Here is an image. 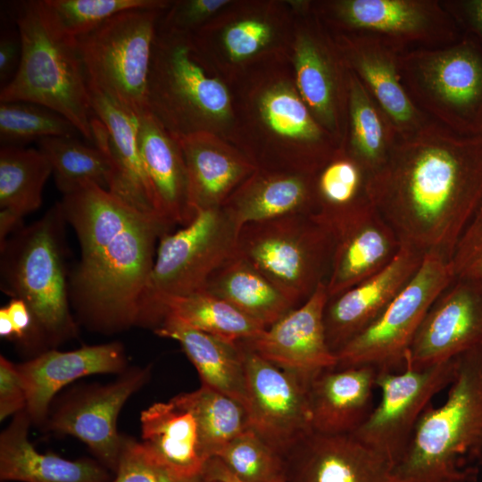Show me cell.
<instances>
[{
  "instance_id": "1",
  "label": "cell",
  "mask_w": 482,
  "mask_h": 482,
  "mask_svg": "<svg viewBox=\"0 0 482 482\" xmlns=\"http://www.w3.org/2000/svg\"><path fill=\"white\" fill-rule=\"evenodd\" d=\"M367 191L401 245L451 260L482 200V135H461L432 120L398 136Z\"/></svg>"
},
{
  "instance_id": "2",
  "label": "cell",
  "mask_w": 482,
  "mask_h": 482,
  "mask_svg": "<svg viewBox=\"0 0 482 482\" xmlns=\"http://www.w3.org/2000/svg\"><path fill=\"white\" fill-rule=\"evenodd\" d=\"M58 205L79 243L68 285L80 321L103 334L139 326L158 242L170 229L95 184Z\"/></svg>"
},
{
  "instance_id": "3",
  "label": "cell",
  "mask_w": 482,
  "mask_h": 482,
  "mask_svg": "<svg viewBox=\"0 0 482 482\" xmlns=\"http://www.w3.org/2000/svg\"><path fill=\"white\" fill-rule=\"evenodd\" d=\"M482 463V347L456 358L445 402L420 416L393 482H461Z\"/></svg>"
},
{
  "instance_id": "4",
  "label": "cell",
  "mask_w": 482,
  "mask_h": 482,
  "mask_svg": "<svg viewBox=\"0 0 482 482\" xmlns=\"http://www.w3.org/2000/svg\"><path fill=\"white\" fill-rule=\"evenodd\" d=\"M22 53L12 80L1 88L0 103L43 105L67 119L85 138L94 141L88 79L76 39L53 31L37 1L25 2L16 16Z\"/></svg>"
},
{
  "instance_id": "5",
  "label": "cell",
  "mask_w": 482,
  "mask_h": 482,
  "mask_svg": "<svg viewBox=\"0 0 482 482\" xmlns=\"http://www.w3.org/2000/svg\"><path fill=\"white\" fill-rule=\"evenodd\" d=\"M64 222L57 204L0 245L2 291L25 302L34 318L36 335L52 345L77 335L61 239Z\"/></svg>"
},
{
  "instance_id": "6",
  "label": "cell",
  "mask_w": 482,
  "mask_h": 482,
  "mask_svg": "<svg viewBox=\"0 0 482 482\" xmlns=\"http://www.w3.org/2000/svg\"><path fill=\"white\" fill-rule=\"evenodd\" d=\"M402 84L418 109L464 136L482 135V47L463 35L437 48L403 51Z\"/></svg>"
},
{
  "instance_id": "7",
  "label": "cell",
  "mask_w": 482,
  "mask_h": 482,
  "mask_svg": "<svg viewBox=\"0 0 482 482\" xmlns=\"http://www.w3.org/2000/svg\"><path fill=\"white\" fill-rule=\"evenodd\" d=\"M334 245L313 214H292L243 226L237 252L297 307L326 283Z\"/></svg>"
},
{
  "instance_id": "8",
  "label": "cell",
  "mask_w": 482,
  "mask_h": 482,
  "mask_svg": "<svg viewBox=\"0 0 482 482\" xmlns=\"http://www.w3.org/2000/svg\"><path fill=\"white\" fill-rule=\"evenodd\" d=\"M161 9L120 12L76 38L88 84L137 114L147 111V86Z\"/></svg>"
},
{
  "instance_id": "9",
  "label": "cell",
  "mask_w": 482,
  "mask_h": 482,
  "mask_svg": "<svg viewBox=\"0 0 482 482\" xmlns=\"http://www.w3.org/2000/svg\"><path fill=\"white\" fill-rule=\"evenodd\" d=\"M455 280L451 260L428 253L381 315L337 353V368L370 365L401 371L413 337L436 299Z\"/></svg>"
},
{
  "instance_id": "10",
  "label": "cell",
  "mask_w": 482,
  "mask_h": 482,
  "mask_svg": "<svg viewBox=\"0 0 482 482\" xmlns=\"http://www.w3.org/2000/svg\"><path fill=\"white\" fill-rule=\"evenodd\" d=\"M238 229L223 207L200 210L174 232L163 233L143 303L139 326L156 300L204 289L210 276L237 253Z\"/></svg>"
},
{
  "instance_id": "11",
  "label": "cell",
  "mask_w": 482,
  "mask_h": 482,
  "mask_svg": "<svg viewBox=\"0 0 482 482\" xmlns=\"http://www.w3.org/2000/svg\"><path fill=\"white\" fill-rule=\"evenodd\" d=\"M228 89L208 77L184 41L155 38L147 86V111L164 127L179 132L202 119L228 116Z\"/></svg>"
},
{
  "instance_id": "12",
  "label": "cell",
  "mask_w": 482,
  "mask_h": 482,
  "mask_svg": "<svg viewBox=\"0 0 482 482\" xmlns=\"http://www.w3.org/2000/svg\"><path fill=\"white\" fill-rule=\"evenodd\" d=\"M456 358L423 369L378 371L380 401L351 434L394 466L407 449L416 425L432 398L453 380Z\"/></svg>"
},
{
  "instance_id": "13",
  "label": "cell",
  "mask_w": 482,
  "mask_h": 482,
  "mask_svg": "<svg viewBox=\"0 0 482 482\" xmlns=\"http://www.w3.org/2000/svg\"><path fill=\"white\" fill-rule=\"evenodd\" d=\"M250 428L284 457L312 432L309 402L312 377L283 369L241 342Z\"/></svg>"
},
{
  "instance_id": "14",
  "label": "cell",
  "mask_w": 482,
  "mask_h": 482,
  "mask_svg": "<svg viewBox=\"0 0 482 482\" xmlns=\"http://www.w3.org/2000/svg\"><path fill=\"white\" fill-rule=\"evenodd\" d=\"M150 367L131 368L108 384L74 388L54 409H50L44 426L58 435L79 439L102 465L114 473L123 436L117 420L129 398L146 384Z\"/></svg>"
},
{
  "instance_id": "15",
  "label": "cell",
  "mask_w": 482,
  "mask_h": 482,
  "mask_svg": "<svg viewBox=\"0 0 482 482\" xmlns=\"http://www.w3.org/2000/svg\"><path fill=\"white\" fill-rule=\"evenodd\" d=\"M328 11L351 32L377 35L406 49L442 47L462 37L438 0H341L328 4Z\"/></svg>"
},
{
  "instance_id": "16",
  "label": "cell",
  "mask_w": 482,
  "mask_h": 482,
  "mask_svg": "<svg viewBox=\"0 0 482 482\" xmlns=\"http://www.w3.org/2000/svg\"><path fill=\"white\" fill-rule=\"evenodd\" d=\"M481 345L482 284L455 279L427 312L411 344L405 365L430 367Z\"/></svg>"
},
{
  "instance_id": "17",
  "label": "cell",
  "mask_w": 482,
  "mask_h": 482,
  "mask_svg": "<svg viewBox=\"0 0 482 482\" xmlns=\"http://www.w3.org/2000/svg\"><path fill=\"white\" fill-rule=\"evenodd\" d=\"M88 87L96 116L92 121L94 142L111 157L113 167L108 191L164 224L158 213L139 150V114L90 84Z\"/></svg>"
},
{
  "instance_id": "18",
  "label": "cell",
  "mask_w": 482,
  "mask_h": 482,
  "mask_svg": "<svg viewBox=\"0 0 482 482\" xmlns=\"http://www.w3.org/2000/svg\"><path fill=\"white\" fill-rule=\"evenodd\" d=\"M328 301L322 282L303 303L256 337L239 342L265 360L307 377L335 368L337 358L328 345L324 324Z\"/></svg>"
},
{
  "instance_id": "19",
  "label": "cell",
  "mask_w": 482,
  "mask_h": 482,
  "mask_svg": "<svg viewBox=\"0 0 482 482\" xmlns=\"http://www.w3.org/2000/svg\"><path fill=\"white\" fill-rule=\"evenodd\" d=\"M345 62L392 121L399 137H409L432 121L416 107L399 73V58L408 50L385 37L351 32L343 36Z\"/></svg>"
},
{
  "instance_id": "20",
  "label": "cell",
  "mask_w": 482,
  "mask_h": 482,
  "mask_svg": "<svg viewBox=\"0 0 482 482\" xmlns=\"http://www.w3.org/2000/svg\"><path fill=\"white\" fill-rule=\"evenodd\" d=\"M285 461V482H393L392 463L352 435L312 431Z\"/></svg>"
},
{
  "instance_id": "21",
  "label": "cell",
  "mask_w": 482,
  "mask_h": 482,
  "mask_svg": "<svg viewBox=\"0 0 482 482\" xmlns=\"http://www.w3.org/2000/svg\"><path fill=\"white\" fill-rule=\"evenodd\" d=\"M425 254L401 245L382 270L328 298L324 312L328 345L337 353L373 323L420 268Z\"/></svg>"
},
{
  "instance_id": "22",
  "label": "cell",
  "mask_w": 482,
  "mask_h": 482,
  "mask_svg": "<svg viewBox=\"0 0 482 482\" xmlns=\"http://www.w3.org/2000/svg\"><path fill=\"white\" fill-rule=\"evenodd\" d=\"M16 365L26 392L25 411L33 424L44 425L62 388L89 375L121 374L127 358L123 345L112 342L68 352L51 349Z\"/></svg>"
},
{
  "instance_id": "23",
  "label": "cell",
  "mask_w": 482,
  "mask_h": 482,
  "mask_svg": "<svg viewBox=\"0 0 482 482\" xmlns=\"http://www.w3.org/2000/svg\"><path fill=\"white\" fill-rule=\"evenodd\" d=\"M378 370L370 365L331 368L313 375L309 383L312 430L351 435L373 410Z\"/></svg>"
},
{
  "instance_id": "24",
  "label": "cell",
  "mask_w": 482,
  "mask_h": 482,
  "mask_svg": "<svg viewBox=\"0 0 482 482\" xmlns=\"http://www.w3.org/2000/svg\"><path fill=\"white\" fill-rule=\"evenodd\" d=\"M401 243L378 211L370 207L335 235V245L326 281L334 297L386 267Z\"/></svg>"
},
{
  "instance_id": "25",
  "label": "cell",
  "mask_w": 482,
  "mask_h": 482,
  "mask_svg": "<svg viewBox=\"0 0 482 482\" xmlns=\"http://www.w3.org/2000/svg\"><path fill=\"white\" fill-rule=\"evenodd\" d=\"M32 424L24 410L0 435V479L15 482H110L113 473L97 460H67L41 453L29 439Z\"/></svg>"
},
{
  "instance_id": "26",
  "label": "cell",
  "mask_w": 482,
  "mask_h": 482,
  "mask_svg": "<svg viewBox=\"0 0 482 482\" xmlns=\"http://www.w3.org/2000/svg\"><path fill=\"white\" fill-rule=\"evenodd\" d=\"M138 145L162 220L169 229L188 224L195 213L182 149L148 111L139 114Z\"/></svg>"
},
{
  "instance_id": "27",
  "label": "cell",
  "mask_w": 482,
  "mask_h": 482,
  "mask_svg": "<svg viewBox=\"0 0 482 482\" xmlns=\"http://www.w3.org/2000/svg\"><path fill=\"white\" fill-rule=\"evenodd\" d=\"M320 37H298L295 68L300 96L321 127L333 136L341 135L347 119L350 70L341 71L333 53Z\"/></svg>"
},
{
  "instance_id": "28",
  "label": "cell",
  "mask_w": 482,
  "mask_h": 482,
  "mask_svg": "<svg viewBox=\"0 0 482 482\" xmlns=\"http://www.w3.org/2000/svg\"><path fill=\"white\" fill-rule=\"evenodd\" d=\"M141 443L162 462L186 477H201L211 455L194 412L175 396L140 414Z\"/></svg>"
},
{
  "instance_id": "29",
  "label": "cell",
  "mask_w": 482,
  "mask_h": 482,
  "mask_svg": "<svg viewBox=\"0 0 482 482\" xmlns=\"http://www.w3.org/2000/svg\"><path fill=\"white\" fill-rule=\"evenodd\" d=\"M222 206L238 230L249 223L314 214L315 172L252 175Z\"/></svg>"
},
{
  "instance_id": "30",
  "label": "cell",
  "mask_w": 482,
  "mask_h": 482,
  "mask_svg": "<svg viewBox=\"0 0 482 482\" xmlns=\"http://www.w3.org/2000/svg\"><path fill=\"white\" fill-rule=\"evenodd\" d=\"M154 332L177 341L195 368L202 386L220 392L246 409L244 355L238 342H230L164 318Z\"/></svg>"
},
{
  "instance_id": "31",
  "label": "cell",
  "mask_w": 482,
  "mask_h": 482,
  "mask_svg": "<svg viewBox=\"0 0 482 482\" xmlns=\"http://www.w3.org/2000/svg\"><path fill=\"white\" fill-rule=\"evenodd\" d=\"M164 318L230 342L248 340L265 328L226 301L202 290L165 296L146 311L141 326L154 329Z\"/></svg>"
},
{
  "instance_id": "32",
  "label": "cell",
  "mask_w": 482,
  "mask_h": 482,
  "mask_svg": "<svg viewBox=\"0 0 482 482\" xmlns=\"http://www.w3.org/2000/svg\"><path fill=\"white\" fill-rule=\"evenodd\" d=\"M204 290L226 301L265 328L295 308L237 252L210 276Z\"/></svg>"
},
{
  "instance_id": "33",
  "label": "cell",
  "mask_w": 482,
  "mask_h": 482,
  "mask_svg": "<svg viewBox=\"0 0 482 482\" xmlns=\"http://www.w3.org/2000/svg\"><path fill=\"white\" fill-rule=\"evenodd\" d=\"M369 176L343 147L314 176V217L334 235L372 206L367 191Z\"/></svg>"
},
{
  "instance_id": "34",
  "label": "cell",
  "mask_w": 482,
  "mask_h": 482,
  "mask_svg": "<svg viewBox=\"0 0 482 482\" xmlns=\"http://www.w3.org/2000/svg\"><path fill=\"white\" fill-rule=\"evenodd\" d=\"M189 189V204L200 210L222 207L253 167L231 154L202 140L198 135L182 137Z\"/></svg>"
},
{
  "instance_id": "35",
  "label": "cell",
  "mask_w": 482,
  "mask_h": 482,
  "mask_svg": "<svg viewBox=\"0 0 482 482\" xmlns=\"http://www.w3.org/2000/svg\"><path fill=\"white\" fill-rule=\"evenodd\" d=\"M397 137L392 121L350 71L347 140L343 147L370 178L386 164Z\"/></svg>"
},
{
  "instance_id": "36",
  "label": "cell",
  "mask_w": 482,
  "mask_h": 482,
  "mask_svg": "<svg viewBox=\"0 0 482 482\" xmlns=\"http://www.w3.org/2000/svg\"><path fill=\"white\" fill-rule=\"evenodd\" d=\"M51 174V163L40 150L2 145L0 209L10 210L21 218L37 210Z\"/></svg>"
},
{
  "instance_id": "37",
  "label": "cell",
  "mask_w": 482,
  "mask_h": 482,
  "mask_svg": "<svg viewBox=\"0 0 482 482\" xmlns=\"http://www.w3.org/2000/svg\"><path fill=\"white\" fill-rule=\"evenodd\" d=\"M39 150L51 163L55 184L64 195L87 184L108 190L112 177L111 157L97 146L87 145L74 137H52L38 141Z\"/></svg>"
},
{
  "instance_id": "38",
  "label": "cell",
  "mask_w": 482,
  "mask_h": 482,
  "mask_svg": "<svg viewBox=\"0 0 482 482\" xmlns=\"http://www.w3.org/2000/svg\"><path fill=\"white\" fill-rule=\"evenodd\" d=\"M260 110L273 131L308 145L322 164L334 154L328 152L329 134L293 89L278 86L267 91L261 100Z\"/></svg>"
},
{
  "instance_id": "39",
  "label": "cell",
  "mask_w": 482,
  "mask_h": 482,
  "mask_svg": "<svg viewBox=\"0 0 482 482\" xmlns=\"http://www.w3.org/2000/svg\"><path fill=\"white\" fill-rule=\"evenodd\" d=\"M175 397L197 418L211 458L250 428L245 407L220 392L201 386L195 391L180 393Z\"/></svg>"
},
{
  "instance_id": "40",
  "label": "cell",
  "mask_w": 482,
  "mask_h": 482,
  "mask_svg": "<svg viewBox=\"0 0 482 482\" xmlns=\"http://www.w3.org/2000/svg\"><path fill=\"white\" fill-rule=\"evenodd\" d=\"M40 12L49 28L59 36L76 39L111 17L132 9H161L154 0H40Z\"/></svg>"
},
{
  "instance_id": "41",
  "label": "cell",
  "mask_w": 482,
  "mask_h": 482,
  "mask_svg": "<svg viewBox=\"0 0 482 482\" xmlns=\"http://www.w3.org/2000/svg\"><path fill=\"white\" fill-rule=\"evenodd\" d=\"M241 482H285V457L251 428L215 454Z\"/></svg>"
},
{
  "instance_id": "42",
  "label": "cell",
  "mask_w": 482,
  "mask_h": 482,
  "mask_svg": "<svg viewBox=\"0 0 482 482\" xmlns=\"http://www.w3.org/2000/svg\"><path fill=\"white\" fill-rule=\"evenodd\" d=\"M79 133L64 117L40 104L28 102L0 103L2 145L23 144L52 137H72Z\"/></svg>"
},
{
  "instance_id": "43",
  "label": "cell",
  "mask_w": 482,
  "mask_h": 482,
  "mask_svg": "<svg viewBox=\"0 0 482 482\" xmlns=\"http://www.w3.org/2000/svg\"><path fill=\"white\" fill-rule=\"evenodd\" d=\"M110 482H206L203 476L180 475L155 457L141 442L123 436L119 462Z\"/></svg>"
},
{
  "instance_id": "44",
  "label": "cell",
  "mask_w": 482,
  "mask_h": 482,
  "mask_svg": "<svg viewBox=\"0 0 482 482\" xmlns=\"http://www.w3.org/2000/svg\"><path fill=\"white\" fill-rule=\"evenodd\" d=\"M451 262L455 279L482 283V200L460 237Z\"/></svg>"
},
{
  "instance_id": "45",
  "label": "cell",
  "mask_w": 482,
  "mask_h": 482,
  "mask_svg": "<svg viewBox=\"0 0 482 482\" xmlns=\"http://www.w3.org/2000/svg\"><path fill=\"white\" fill-rule=\"evenodd\" d=\"M270 38L268 24L256 20H246L229 27L223 41L232 60L245 59L262 48Z\"/></svg>"
},
{
  "instance_id": "46",
  "label": "cell",
  "mask_w": 482,
  "mask_h": 482,
  "mask_svg": "<svg viewBox=\"0 0 482 482\" xmlns=\"http://www.w3.org/2000/svg\"><path fill=\"white\" fill-rule=\"evenodd\" d=\"M26 392L17 365L0 356V420L26 410Z\"/></svg>"
},
{
  "instance_id": "47",
  "label": "cell",
  "mask_w": 482,
  "mask_h": 482,
  "mask_svg": "<svg viewBox=\"0 0 482 482\" xmlns=\"http://www.w3.org/2000/svg\"><path fill=\"white\" fill-rule=\"evenodd\" d=\"M441 4L461 33L482 47V0H443Z\"/></svg>"
},
{
  "instance_id": "48",
  "label": "cell",
  "mask_w": 482,
  "mask_h": 482,
  "mask_svg": "<svg viewBox=\"0 0 482 482\" xmlns=\"http://www.w3.org/2000/svg\"><path fill=\"white\" fill-rule=\"evenodd\" d=\"M225 0H191L181 3L169 19L174 28L195 26L227 4Z\"/></svg>"
},
{
  "instance_id": "49",
  "label": "cell",
  "mask_w": 482,
  "mask_h": 482,
  "mask_svg": "<svg viewBox=\"0 0 482 482\" xmlns=\"http://www.w3.org/2000/svg\"><path fill=\"white\" fill-rule=\"evenodd\" d=\"M2 33L0 38V83L1 88L14 77L21 58L22 46L19 31Z\"/></svg>"
},
{
  "instance_id": "50",
  "label": "cell",
  "mask_w": 482,
  "mask_h": 482,
  "mask_svg": "<svg viewBox=\"0 0 482 482\" xmlns=\"http://www.w3.org/2000/svg\"><path fill=\"white\" fill-rule=\"evenodd\" d=\"M5 307L12 323L14 339L25 341L36 335L34 318L25 302L12 298Z\"/></svg>"
},
{
  "instance_id": "51",
  "label": "cell",
  "mask_w": 482,
  "mask_h": 482,
  "mask_svg": "<svg viewBox=\"0 0 482 482\" xmlns=\"http://www.w3.org/2000/svg\"><path fill=\"white\" fill-rule=\"evenodd\" d=\"M203 478L206 482H241L216 457L206 463Z\"/></svg>"
},
{
  "instance_id": "52",
  "label": "cell",
  "mask_w": 482,
  "mask_h": 482,
  "mask_svg": "<svg viewBox=\"0 0 482 482\" xmlns=\"http://www.w3.org/2000/svg\"><path fill=\"white\" fill-rule=\"evenodd\" d=\"M0 336L7 339H13V327L5 306L0 309Z\"/></svg>"
},
{
  "instance_id": "53",
  "label": "cell",
  "mask_w": 482,
  "mask_h": 482,
  "mask_svg": "<svg viewBox=\"0 0 482 482\" xmlns=\"http://www.w3.org/2000/svg\"><path fill=\"white\" fill-rule=\"evenodd\" d=\"M461 482H479L478 477L470 478L469 479L463 480Z\"/></svg>"
},
{
  "instance_id": "54",
  "label": "cell",
  "mask_w": 482,
  "mask_h": 482,
  "mask_svg": "<svg viewBox=\"0 0 482 482\" xmlns=\"http://www.w3.org/2000/svg\"><path fill=\"white\" fill-rule=\"evenodd\" d=\"M481 347H482V345H481Z\"/></svg>"
},
{
  "instance_id": "55",
  "label": "cell",
  "mask_w": 482,
  "mask_h": 482,
  "mask_svg": "<svg viewBox=\"0 0 482 482\" xmlns=\"http://www.w3.org/2000/svg\"><path fill=\"white\" fill-rule=\"evenodd\" d=\"M482 284V283H481Z\"/></svg>"
}]
</instances>
